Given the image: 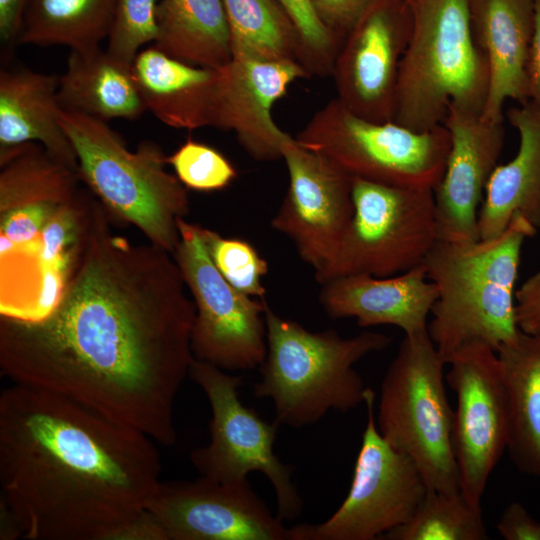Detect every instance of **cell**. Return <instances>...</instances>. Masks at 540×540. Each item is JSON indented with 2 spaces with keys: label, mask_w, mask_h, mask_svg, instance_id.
<instances>
[{
  "label": "cell",
  "mask_w": 540,
  "mask_h": 540,
  "mask_svg": "<svg viewBox=\"0 0 540 540\" xmlns=\"http://www.w3.org/2000/svg\"><path fill=\"white\" fill-rule=\"evenodd\" d=\"M539 227H540V221H539Z\"/></svg>",
  "instance_id": "40"
},
{
  "label": "cell",
  "mask_w": 540,
  "mask_h": 540,
  "mask_svg": "<svg viewBox=\"0 0 540 540\" xmlns=\"http://www.w3.org/2000/svg\"><path fill=\"white\" fill-rule=\"evenodd\" d=\"M446 382L457 396L453 451L460 492L481 504L488 479L507 451L509 402L497 352L486 344H473L448 362Z\"/></svg>",
  "instance_id": "13"
},
{
  "label": "cell",
  "mask_w": 540,
  "mask_h": 540,
  "mask_svg": "<svg viewBox=\"0 0 540 540\" xmlns=\"http://www.w3.org/2000/svg\"><path fill=\"white\" fill-rule=\"evenodd\" d=\"M293 24L301 48L300 64L309 75H332L342 42L315 12L310 0H275Z\"/></svg>",
  "instance_id": "32"
},
{
  "label": "cell",
  "mask_w": 540,
  "mask_h": 540,
  "mask_svg": "<svg viewBox=\"0 0 540 540\" xmlns=\"http://www.w3.org/2000/svg\"><path fill=\"white\" fill-rule=\"evenodd\" d=\"M94 202L80 189L35 240L0 254V316L37 319L57 303L86 247Z\"/></svg>",
  "instance_id": "14"
},
{
  "label": "cell",
  "mask_w": 540,
  "mask_h": 540,
  "mask_svg": "<svg viewBox=\"0 0 540 540\" xmlns=\"http://www.w3.org/2000/svg\"><path fill=\"white\" fill-rule=\"evenodd\" d=\"M387 540H486L481 504H474L460 491L429 490L405 524L386 533Z\"/></svg>",
  "instance_id": "30"
},
{
  "label": "cell",
  "mask_w": 540,
  "mask_h": 540,
  "mask_svg": "<svg viewBox=\"0 0 540 540\" xmlns=\"http://www.w3.org/2000/svg\"><path fill=\"white\" fill-rule=\"evenodd\" d=\"M515 303L519 329L526 334L540 336V270L515 292Z\"/></svg>",
  "instance_id": "36"
},
{
  "label": "cell",
  "mask_w": 540,
  "mask_h": 540,
  "mask_svg": "<svg viewBox=\"0 0 540 540\" xmlns=\"http://www.w3.org/2000/svg\"><path fill=\"white\" fill-rule=\"evenodd\" d=\"M443 125L449 132L450 149L433 190L438 240L474 242L479 240V204L504 144L503 122L449 108Z\"/></svg>",
  "instance_id": "18"
},
{
  "label": "cell",
  "mask_w": 540,
  "mask_h": 540,
  "mask_svg": "<svg viewBox=\"0 0 540 540\" xmlns=\"http://www.w3.org/2000/svg\"><path fill=\"white\" fill-rule=\"evenodd\" d=\"M180 240L173 253L194 302L191 347L195 359L225 371L259 368L267 353L266 299L234 288L217 270L197 230L178 220Z\"/></svg>",
  "instance_id": "11"
},
{
  "label": "cell",
  "mask_w": 540,
  "mask_h": 540,
  "mask_svg": "<svg viewBox=\"0 0 540 540\" xmlns=\"http://www.w3.org/2000/svg\"><path fill=\"white\" fill-rule=\"evenodd\" d=\"M157 4L158 0H117L107 37L106 50L112 56L132 65L143 45L156 42Z\"/></svg>",
  "instance_id": "34"
},
{
  "label": "cell",
  "mask_w": 540,
  "mask_h": 540,
  "mask_svg": "<svg viewBox=\"0 0 540 540\" xmlns=\"http://www.w3.org/2000/svg\"><path fill=\"white\" fill-rule=\"evenodd\" d=\"M32 0H0V39L2 55L9 53L22 30L26 10Z\"/></svg>",
  "instance_id": "38"
},
{
  "label": "cell",
  "mask_w": 540,
  "mask_h": 540,
  "mask_svg": "<svg viewBox=\"0 0 540 540\" xmlns=\"http://www.w3.org/2000/svg\"><path fill=\"white\" fill-rule=\"evenodd\" d=\"M528 101L540 110V0H534V31L527 65Z\"/></svg>",
  "instance_id": "39"
},
{
  "label": "cell",
  "mask_w": 540,
  "mask_h": 540,
  "mask_svg": "<svg viewBox=\"0 0 540 540\" xmlns=\"http://www.w3.org/2000/svg\"><path fill=\"white\" fill-rule=\"evenodd\" d=\"M364 403L367 422L349 492L326 521L297 525L300 540L382 539L410 520L429 491L415 462L380 434L369 387Z\"/></svg>",
  "instance_id": "12"
},
{
  "label": "cell",
  "mask_w": 540,
  "mask_h": 540,
  "mask_svg": "<svg viewBox=\"0 0 540 540\" xmlns=\"http://www.w3.org/2000/svg\"><path fill=\"white\" fill-rule=\"evenodd\" d=\"M132 70L147 110L172 128H217L220 68L173 58L153 45L141 50Z\"/></svg>",
  "instance_id": "22"
},
{
  "label": "cell",
  "mask_w": 540,
  "mask_h": 540,
  "mask_svg": "<svg viewBox=\"0 0 540 540\" xmlns=\"http://www.w3.org/2000/svg\"><path fill=\"white\" fill-rule=\"evenodd\" d=\"M445 364L428 330L405 334L380 385L376 424L393 448L415 462L429 490L450 493L460 491V482Z\"/></svg>",
  "instance_id": "7"
},
{
  "label": "cell",
  "mask_w": 540,
  "mask_h": 540,
  "mask_svg": "<svg viewBox=\"0 0 540 540\" xmlns=\"http://www.w3.org/2000/svg\"><path fill=\"white\" fill-rule=\"evenodd\" d=\"M57 97L63 111L105 122L135 120L147 110L132 65L100 47L70 51L67 68L59 76Z\"/></svg>",
  "instance_id": "25"
},
{
  "label": "cell",
  "mask_w": 540,
  "mask_h": 540,
  "mask_svg": "<svg viewBox=\"0 0 540 540\" xmlns=\"http://www.w3.org/2000/svg\"><path fill=\"white\" fill-rule=\"evenodd\" d=\"M167 163L180 182L195 191L222 190L237 176L235 167L222 153L191 138L167 156Z\"/></svg>",
  "instance_id": "33"
},
{
  "label": "cell",
  "mask_w": 540,
  "mask_h": 540,
  "mask_svg": "<svg viewBox=\"0 0 540 540\" xmlns=\"http://www.w3.org/2000/svg\"><path fill=\"white\" fill-rule=\"evenodd\" d=\"M323 24L336 38H344L378 0H310Z\"/></svg>",
  "instance_id": "35"
},
{
  "label": "cell",
  "mask_w": 540,
  "mask_h": 540,
  "mask_svg": "<svg viewBox=\"0 0 540 540\" xmlns=\"http://www.w3.org/2000/svg\"><path fill=\"white\" fill-rule=\"evenodd\" d=\"M159 35L154 47L192 65L218 69L232 59L228 19L222 0H160Z\"/></svg>",
  "instance_id": "27"
},
{
  "label": "cell",
  "mask_w": 540,
  "mask_h": 540,
  "mask_svg": "<svg viewBox=\"0 0 540 540\" xmlns=\"http://www.w3.org/2000/svg\"><path fill=\"white\" fill-rule=\"evenodd\" d=\"M149 436L14 383L0 395L1 506L29 540H122L160 480Z\"/></svg>",
  "instance_id": "2"
},
{
  "label": "cell",
  "mask_w": 540,
  "mask_h": 540,
  "mask_svg": "<svg viewBox=\"0 0 540 540\" xmlns=\"http://www.w3.org/2000/svg\"><path fill=\"white\" fill-rule=\"evenodd\" d=\"M496 352L509 402L507 452L522 473L540 476V336L521 331Z\"/></svg>",
  "instance_id": "26"
},
{
  "label": "cell",
  "mask_w": 540,
  "mask_h": 540,
  "mask_svg": "<svg viewBox=\"0 0 540 540\" xmlns=\"http://www.w3.org/2000/svg\"><path fill=\"white\" fill-rule=\"evenodd\" d=\"M189 377L207 396L212 413L210 442L190 453L200 476L233 484L247 481L252 472L263 473L275 491L277 516L282 521L298 518L303 501L291 479L294 466L283 463L273 451L279 424L268 423L242 404L241 376L194 358Z\"/></svg>",
  "instance_id": "10"
},
{
  "label": "cell",
  "mask_w": 540,
  "mask_h": 540,
  "mask_svg": "<svg viewBox=\"0 0 540 540\" xmlns=\"http://www.w3.org/2000/svg\"><path fill=\"white\" fill-rule=\"evenodd\" d=\"M95 198L90 233L44 316H0V370L172 446L176 396L194 360V302L171 253L135 243Z\"/></svg>",
  "instance_id": "1"
},
{
  "label": "cell",
  "mask_w": 540,
  "mask_h": 540,
  "mask_svg": "<svg viewBox=\"0 0 540 540\" xmlns=\"http://www.w3.org/2000/svg\"><path fill=\"white\" fill-rule=\"evenodd\" d=\"M265 323L267 353L253 393L272 400L276 423L294 428L312 425L330 410L346 412L364 403L367 387L353 366L391 342L372 331L350 338L332 329L312 332L269 304Z\"/></svg>",
  "instance_id": "4"
},
{
  "label": "cell",
  "mask_w": 540,
  "mask_h": 540,
  "mask_svg": "<svg viewBox=\"0 0 540 540\" xmlns=\"http://www.w3.org/2000/svg\"><path fill=\"white\" fill-rule=\"evenodd\" d=\"M437 296L422 264L389 277L333 278L321 284L319 301L332 319L354 318L361 327L392 325L415 334L427 330Z\"/></svg>",
  "instance_id": "20"
},
{
  "label": "cell",
  "mask_w": 540,
  "mask_h": 540,
  "mask_svg": "<svg viewBox=\"0 0 540 540\" xmlns=\"http://www.w3.org/2000/svg\"><path fill=\"white\" fill-rule=\"evenodd\" d=\"M282 159L289 186L271 227L293 243L316 275L332 259L353 216V177L292 137L282 146Z\"/></svg>",
  "instance_id": "15"
},
{
  "label": "cell",
  "mask_w": 540,
  "mask_h": 540,
  "mask_svg": "<svg viewBox=\"0 0 540 540\" xmlns=\"http://www.w3.org/2000/svg\"><path fill=\"white\" fill-rule=\"evenodd\" d=\"M61 124L78 160L81 181L116 224L134 226L151 244L173 255L178 220L190 211L187 188L166 165L167 156L153 141L130 151L105 121L62 111Z\"/></svg>",
  "instance_id": "6"
},
{
  "label": "cell",
  "mask_w": 540,
  "mask_h": 540,
  "mask_svg": "<svg viewBox=\"0 0 540 540\" xmlns=\"http://www.w3.org/2000/svg\"><path fill=\"white\" fill-rule=\"evenodd\" d=\"M147 510L169 540H299L296 525L285 527L248 480L161 481Z\"/></svg>",
  "instance_id": "16"
},
{
  "label": "cell",
  "mask_w": 540,
  "mask_h": 540,
  "mask_svg": "<svg viewBox=\"0 0 540 540\" xmlns=\"http://www.w3.org/2000/svg\"><path fill=\"white\" fill-rule=\"evenodd\" d=\"M230 29L232 58L296 61V30L275 0H222Z\"/></svg>",
  "instance_id": "29"
},
{
  "label": "cell",
  "mask_w": 540,
  "mask_h": 540,
  "mask_svg": "<svg viewBox=\"0 0 540 540\" xmlns=\"http://www.w3.org/2000/svg\"><path fill=\"white\" fill-rule=\"evenodd\" d=\"M411 27L407 0H378L344 38L331 76L336 98L357 116L393 121L399 65Z\"/></svg>",
  "instance_id": "17"
},
{
  "label": "cell",
  "mask_w": 540,
  "mask_h": 540,
  "mask_svg": "<svg viewBox=\"0 0 540 540\" xmlns=\"http://www.w3.org/2000/svg\"><path fill=\"white\" fill-rule=\"evenodd\" d=\"M412 27L402 56L393 121L415 131L443 125L449 108L483 113L486 57L474 36L470 0H407Z\"/></svg>",
  "instance_id": "5"
},
{
  "label": "cell",
  "mask_w": 540,
  "mask_h": 540,
  "mask_svg": "<svg viewBox=\"0 0 540 540\" xmlns=\"http://www.w3.org/2000/svg\"><path fill=\"white\" fill-rule=\"evenodd\" d=\"M295 140L351 177L402 187L435 189L450 149L447 128L415 131L394 121L359 117L333 98L297 133Z\"/></svg>",
  "instance_id": "8"
},
{
  "label": "cell",
  "mask_w": 540,
  "mask_h": 540,
  "mask_svg": "<svg viewBox=\"0 0 540 540\" xmlns=\"http://www.w3.org/2000/svg\"><path fill=\"white\" fill-rule=\"evenodd\" d=\"M58 84L59 76L54 74L1 69L0 148L35 142L78 170L77 156L61 124Z\"/></svg>",
  "instance_id": "24"
},
{
  "label": "cell",
  "mask_w": 540,
  "mask_h": 540,
  "mask_svg": "<svg viewBox=\"0 0 540 540\" xmlns=\"http://www.w3.org/2000/svg\"><path fill=\"white\" fill-rule=\"evenodd\" d=\"M309 76L296 61L232 58L220 67L217 128L234 132L254 160L282 159V146L291 136L275 123L272 108L293 82Z\"/></svg>",
  "instance_id": "19"
},
{
  "label": "cell",
  "mask_w": 540,
  "mask_h": 540,
  "mask_svg": "<svg viewBox=\"0 0 540 540\" xmlns=\"http://www.w3.org/2000/svg\"><path fill=\"white\" fill-rule=\"evenodd\" d=\"M535 231L517 214L495 238L436 242L423 263L438 291L427 330L446 364L467 346L497 351L519 337L514 288L523 243Z\"/></svg>",
  "instance_id": "3"
},
{
  "label": "cell",
  "mask_w": 540,
  "mask_h": 540,
  "mask_svg": "<svg viewBox=\"0 0 540 540\" xmlns=\"http://www.w3.org/2000/svg\"><path fill=\"white\" fill-rule=\"evenodd\" d=\"M508 119L518 132L519 147L509 162L496 166L486 184L478 212L480 240L500 235L517 214L539 227L540 110L526 101L509 110Z\"/></svg>",
  "instance_id": "23"
},
{
  "label": "cell",
  "mask_w": 540,
  "mask_h": 540,
  "mask_svg": "<svg viewBox=\"0 0 540 540\" xmlns=\"http://www.w3.org/2000/svg\"><path fill=\"white\" fill-rule=\"evenodd\" d=\"M475 39L489 69L483 117L503 122L509 99L528 101L527 65L534 31V0H470Z\"/></svg>",
  "instance_id": "21"
},
{
  "label": "cell",
  "mask_w": 540,
  "mask_h": 540,
  "mask_svg": "<svg viewBox=\"0 0 540 540\" xmlns=\"http://www.w3.org/2000/svg\"><path fill=\"white\" fill-rule=\"evenodd\" d=\"M497 530L506 540H540V522L519 502H511L505 508Z\"/></svg>",
  "instance_id": "37"
},
{
  "label": "cell",
  "mask_w": 540,
  "mask_h": 540,
  "mask_svg": "<svg viewBox=\"0 0 540 540\" xmlns=\"http://www.w3.org/2000/svg\"><path fill=\"white\" fill-rule=\"evenodd\" d=\"M354 212L320 284L336 277L394 276L422 265L438 241L434 191L353 177Z\"/></svg>",
  "instance_id": "9"
},
{
  "label": "cell",
  "mask_w": 540,
  "mask_h": 540,
  "mask_svg": "<svg viewBox=\"0 0 540 540\" xmlns=\"http://www.w3.org/2000/svg\"><path fill=\"white\" fill-rule=\"evenodd\" d=\"M200 238L217 270L240 292L265 299L262 283L268 273V263L247 240L224 237L197 224Z\"/></svg>",
  "instance_id": "31"
},
{
  "label": "cell",
  "mask_w": 540,
  "mask_h": 540,
  "mask_svg": "<svg viewBox=\"0 0 540 540\" xmlns=\"http://www.w3.org/2000/svg\"><path fill=\"white\" fill-rule=\"evenodd\" d=\"M117 0H32L18 44L96 49L108 37Z\"/></svg>",
  "instance_id": "28"
}]
</instances>
